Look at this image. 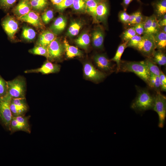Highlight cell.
<instances>
[{
  "instance_id": "1",
  "label": "cell",
  "mask_w": 166,
  "mask_h": 166,
  "mask_svg": "<svg viewBox=\"0 0 166 166\" xmlns=\"http://www.w3.org/2000/svg\"><path fill=\"white\" fill-rule=\"evenodd\" d=\"M138 90L136 97L131 104V108L137 112L140 113L152 109L155 96L152 95L146 89H140Z\"/></svg>"
},
{
  "instance_id": "2",
  "label": "cell",
  "mask_w": 166,
  "mask_h": 166,
  "mask_svg": "<svg viewBox=\"0 0 166 166\" xmlns=\"http://www.w3.org/2000/svg\"><path fill=\"white\" fill-rule=\"evenodd\" d=\"M119 71L132 72L148 83L150 72L144 61H121Z\"/></svg>"
},
{
  "instance_id": "3",
  "label": "cell",
  "mask_w": 166,
  "mask_h": 166,
  "mask_svg": "<svg viewBox=\"0 0 166 166\" xmlns=\"http://www.w3.org/2000/svg\"><path fill=\"white\" fill-rule=\"evenodd\" d=\"M7 93L11 98H25L26 83L25 78L18 76L13 80L7 81Z\"/></svg>"
},
{
  "instance_id": "4",
  "label": "cell",
  "mask_w": 166,
  "mask_h": 166,
  "mask_svg": "<svg viewBox=\"0 0 166 166\" xmlns=\"http://www.w3.org/2000/svg\"><path fill=\"white\" fill-rule=\"evenodd\" d=\"M152 109L158 114L159 118L158 126L163 128L164 125L166 116V97L159 91H157L155 96Z\"/></svg>"
},
{
  "instance_id": "5",
  "label": "cell",
  "mask_w": 166,
  "mask_h": 166,
  "mask_svg": "<svg viewBox=\"0 0 166 166\" xmlns=\"http://www.w3.org/2000/svg\"><path fill=\"white\" fill-rule=\"evenodd\" d=\"M11 97L7 93L3 97H0V121L9 130L12 116L10 108Z\"/></svg>"
},
{
  "instance_id": "6",
  "label": "cell",
  "mask_w": 166,
  "mask_h": 166,
  "mask_svg": "<svg viewBox=\"0 0 166 166\" xmlns=\"http://www.w3.org/2000/svg\"><path fill=\"white\" fill-rule=\"evenodd\" d=\"M135 48L144 55L150 57L156 48L153 35L144 34Z\"/></svg>"
},
{
  "instance_id": "7",
  "label": "cell",
  "mask_w": 166,
  "mask_h": 166,
  "mask_svg": "<svg viewBox=\"0 0 166 166\" xmlns=\"http://www.w3.org/2000/svg\"><path fill=\"white\" fill-rule=\"evenodd\" d=\"M30 116L24 115L16 117H12L11 119L9 130L11 133L18 131H23L30 133L31 130L29 123Z\"/></svg>"
},
{
  "instance_id": "8",
  "label": "cell",
  "mask_w": 166,
  "mask_h": 166,
  "mask_svg": "<svg viewBox=\"0 0 166 166\" xmlns=\"http://www.w3.org/2000/svg\"><path fill=\"white\" fill-rule=\"evenodd\" d=\"M83 72L86 79L94 82L101 81L106 76L105 73L96 68L91 63L89 62L84 63Z\"/></svg>"
},
{
  "instance_id": "9",
  "label": "cell",
  "mask_w": 166,
  "mask_h": 166,
  "mask_svg": "<svg viewBox=\"0 0 166 166\" xmlns=\"http://www.w3.org/2000/svg\"><path fill=\"white\" fill-rule=\"evenodd\" d=\"M10 108L12 117H16L24 115L29 107L26 98H11Z\"/></svg>"
},
{
  "instance_id": "10",
  "label": "cell",
  "mask_w": 166,
  "mask_h": 166,
  "mask_svg": "<svg viewBox=\"0 0 166 166\" xmlns=\"http://www.w3.org/2000/svg\"><path fill=\"white\" fill-rule=\"evenodd\" d=\"M48 57L51 61L60 59L65 51L64 46L56 38L47 46Z\"/></svg>"
},
{
  "instance_id": "11",
  "label": "cell",
  "mask_w": 166,
  "mask_h": 166,
  "mask_svg": "<svg viewBox=\"0 0 166 166\" xmlns=\"http://www.w3.org/2000/svg\"><path fill=\"white\" fill-rule=\"evenodd\" d=\"M1 25L8 37L13 39L19 29L17 21L13 17L8 15L3 19Z\"/></svg>"
},
{
  "instance_id": "12",
  "label": "cell",
  "mask_w": 166,
  "mask_h": 166,
  "mask_svg": "<svg viewBox=\"0 0 166 166\" xmlns=\"http://www.w3.org/2000/svg\"><path fill=\"white\" fill-rule=\"evenodd\" d=\"M60 65L47 61L40 67L26 70L24 73H40L43 74H46L57 73L60 71Z\"/></svg>"
},
{
  "instance_id": "13",
  "label": "cell",
  "mask_w": 166,
  "mask_h": 166,
  "mask_svg": "<svg viewBox=\"0 0 166 166\" xmlns=\"http://www.w3.org/2000/svg\"><path fill=\"white\" fill-rule=\"evenodd\" d=\"M22 22L28 23L37 28L43 29L45 26L38 13L34 10H30L26 14L18 17Z\"/></svg>"
},
{
  "instance_id": "14",
  "label": "cell",
  "mask_w": 166,
  "mask_h": 166,
  "mask_svg": "<svg viewBox=\"0 0 166 166\" xmlns=\"http://www.w3.org/2000/svg\"><path fill=\"white\" fill-rule=\"evenodd\" d=\"M93 60L96 66L100 70L109 71L112 69L110 61L103 54H97L93 57Z\"/></svg>"
},
{
  "instance_id": "15",
  "label": "cell",
  "mask_w": 166,
  "mask_h": 166,
  "mask_svg": "<svg viewBox=\"0 0 166 166\" xmlns=\"http://www.w3.org/2000/svg\"><path fill=\"white\" fill-rule=\"evenodd\" d=\"M109 10L107 3L106 1L101 0L96 10L97 22L105 21L109 14Z\"/></svg>"
},
{
  "instance_id": "16",
  "label": "cell",
  "mask_w": 166,
  "mask_h": 166,
  "mask_svg": "<svg viewBox=\"0 0 166 166\" xmlns=\"http://www.w3.org/2000/svg\"><path fill=\"white\" fill-rule=\"evenodd\" d=\"M56 38L55 34L52 31L48 30H44L40 34L36 45L47 47Z\"/></svg>"
},
{
  "instance_id": "17",
  "label": "cell",
  "mask_w": 166,
  "mask_h": 166,
  "mask_svg": "<svg viewBox=\"0 0 166 166\" xmlns=\"http://www.w3.org/2000/svg\"><path fill=\"white\" fill-rule=\"evenodd\" d=\"M31 9L29 0H21L13 9V12L18 18L26 14Z\"/></svg>"
},
{
  "instance_id": "18",
  "label": "cell",
  "mask_w": 166,
  "mask_h": 166,
  "mask_svg": "<svg viewBox=\"0 0 166 166\" xmlns=\"http://www.w3.org/2000/svg\"><path fill=\"white\" fill-rule=\"evenodd\" d=\"M104 33L102 29L97 27L92 33V41L93 46L95 48L100 49L103 46Z\"/></svg>"
},
{
  "instance_id": "19",
  "label": "cell",
  "mask_w": 166,
  "mask_h": 166,
  "mask_svg": "<svg viewBox=\"0 0 166 166\" xmlns=\"http://www.w3.org/2000/svg\"><path fill=\"white\" fill-rule=\"evenodd\" d=\"M63 45L66 56L68 58H71L76 57H80L83 55L82 51L77 48L69 45L66 38H65L64 40Z\"/></svg>"
},
{
  "instance_id": "20",
  "label": "cell",
  "mask_w": 166,
  "mask_h": 166,
  "mask_svg": "<svg viewBox=\"0 0 166 166\" xmlns=\"http://www.w3.org/2000/svg\"><path fill=\"white\" fill-rule=\"evenodd\" d=\"M66 22V19L64 16H60L55 20L50 29L55 34L59 33L65 29Z\"/></svg>"
},
{
  "instance_id": "21",
  "label": "cell",
  "mask_w": 166,
  "mask_h": 166,
  "mask_svg": "<svg viewBox=\"0 0 166 166\" xmlns=\"http://www.w3.org/2000/svg\"><path fill=\"white\" fill-rule=\"evenodd\" d=\"M156 48L162 50L166 47V33L161 31L153 35Z\"/></svg>"
},
{
  "instance_id": "22",
  "label": "cell",
  "mask_w": 166,
  "mask_h": 166,
  "mask_svg": "<svg viewBox=\"0 0 166 166\" xmlns=\"http://www.w3.org/2000/svg\"><path fill=\"white\" fill-rule=\"evenodd\" d=\"M101 0H89L85 1L86 12L91 15L95 22L96 19V10L97 5Z\"/></svg>"
},
{
  "instance_id": "23",
  "label": "cell",
  "mask_w": 166,
  "mask_h": 166,
  "mask_svg": "<svg viewBox=\"0 0 166 166\" xmlns=\"http://www.w3.org/2000/svg\"><path fill=\"white\" fill-rule=\"evenodd\" d=\"M90 42L89 35L88 34L85 32L82 33L75 40L77 45L85 50L88 49Z\"/></svg>"
},
{
  "instance_id": "24",
  "label": "cell",
  "mask_w": 166,
  "mask_h": 166,
  "mask_svg": "<svg viewBox=\"0 0 166 166\" xmlns=\"http://www.w3.org/2000/svg\"><path fill=\"white\" fill-rule=\"evenodd\" d=\"M151 57L150 59L155 63L157 64L160 66L166 65V55L162 50H155Z\"/></svg>"
},
{
  "instance_id": "25",
  "label": "cell",
  "mask_w": 166,
  "mask_h": 166,
  "mask_svg": "<svg viewBox=\"0 0 166 166\" xmlns=\"http://www.w3.org/2000/svg\"><path fill=\"white\" fill-rule=\"evenodd\" d=\"M128 42L125 41L119 46L114 57L111 60V61L116 62L117 71H119V70L121 56L125 49L127 47Z\"/></svg>"
},
{
  "instance_id": "26",
  "label": "cell",
  "mask_w": 166,
  "mask_h": 166,
  "mask_svg": "<svg viewBox=\"0 0 166 166\" xmlns=\"http://www.w3.org/2000/svg\"><path fill=\"white\" fill-rule=\"evenodd\" d=\"M155 11L158 16L162 17L166 13V0H157L154 3Z\"/></svg>"
},
{
  "instance_id": "27",
  "label": "cell",
  "mask_w": 166,
  "mask_h": 166,
  "mask_svg": "<svg viewBox=\"0 0 166 166\" xmlns=\"http://www.w3.org/2000/svg\"><path fill=\"white\" fill-rule=\"evenodd\" d=\"M32 9L37 11L44 10L48 4L47 0H29Z\"/></svg>"
},
{
  "instance_id": "28",
  "label": "cell",
  "mask_w": 166,
  "mask_h": 166,
  "mask_svg": "<svg viewBox=\"0 0 166 166\" xmlns=\"http://www.w3.org/2000/svg\"><path fill=\"white\" fill-rule=\"evenodd\" d=\"M36 35V32L32 28L28 27H23L22 36L25 40L31 41L34 39Z\"/></svg>"
},
{
  "instance_id": "29",
  "label": "cell",
  "mask_w": 166,
  "mask_h": 166,
  "mask_svg": "<svg viewBox=\"0 0 166 166\" xmlns=\"http://www.w3.org/2000/svg\"><path fill=\"white\" fill-rule=\"evenodd\" d=\"M82 25L77 21L73 22L70 25L68 30L67 34L70 37L77 35L81 28Z\"/></svg>"
},
{
  "instance_id": "30",
  "label": "cell",
  "mask_w": 166,
  "mask_h": 166,
  "mask_svg": "<svg viewBox=\"0 0 166 166\" xmlns=\"http://www.w3.org/2000/svg\"><path fill=\"white\" fill-rule=\"evenodd\" d=\"M31 53L44 56L47 59L48 57V50L47 47L40 45H35L29 50Z\"/></svg>"
},
{
  "instance_id": "31",
  "label": "cell",
  "mask_w": 166,
  "mask_h": 166,
  "mask_svg": "<svg viewBox=\"0 0 166 166\" xmlns=\"http://www.w3.org/2000/svg\"><path fill=\"white\" fill-rule=\"evenodd\" d=\"M160 79L159 76L150 73L147 84L152 88L159 91L160 88Z\"/></svg>"
},
{
  "instance_id": "32",
  "label": "cell",
  "mask_w": 166,
  "mask_h": 166,
  "mask_svg": "<svg viewBox=\"0 0 166 166\" xmlns=\"http://www.w3.org/2000/svg\"><path fill=\"white\" fill-rule=\"evenodd\" d=\"M71 7L74 10L78 12H86V5L84 0H73Z\"/></svg>"
},
{
  "instance_id": "33",
  "label": "cell",
  "mask_w": 166,
  "mask_h": 166,
  "mask_svg": "<svg viewBox=\"0 0 166 166\" xmlns=\"http://www.w3.org/2000/svg\"><path fill=\"white\" fill-rule=\"evenodd\" d=\"M144 61L150 72L159 76L160 70L156 64L154 63L150 59H147Z\"/></svg>"
},
{
  "instance_id": "34",
  "label": "cell",
  "mask_w": 166,
  "mask_h": 166,
  "mask_svg": "<svg viewBox=\"0 0 166 166\" xmlns=\"http://www.w3.org/2000/svg\"><path fill=\"white\" fill-rule=\"evenodd\" d=\"M154 16L155 15H153L150 17H147L144 21L143 22L144 30L143 34H151L152 23Z\"/></svg>"
},
{
  "instance_id": "35",
  "label": "cell",
  "mask_w": 166,
  "mask_h": 166,
  "mask_svg": "<svg viewBox=\"0 0 166 166\" xmlns=\"http://www.w3.org/2000/svg\"><path fill=\"white\" fill-rule=\"evenodd\" d=\"M136 34V32L132 27L124 31L122 35V38L124 42H128Z\"/></svg>"
},
{
  "instance_id": "36",
  "label": "cell",
  "mask_w": 166,
  "mask_h": 166,
  "mask_svg": "<svg viewBox=\"0 0 166 166\" xmlns=\"http://www.w3.org/2000/svg\"><path fill=\"white\" fill-rule=\"evenodd\" d=\"M54 13L53 10L49 9L44 12L41 17L42 21L45 24H48L53 18Z\"/></svg>"
},
{
  "instance_id": "37",
  "label": "cell",
  "mask_w": 166,
  "mask_h": 166,
  "mask_svg": "<svg viewBox=\"0 0 166 166\" xmlns=\"http://www.w3.org/2000/svg\"><path fill=\"white\" fill-rule=\"evenodd\" d=\"M18 0H0V8L7 10L11 7Z\"/></svg>"
},
{
  "instance_id": "38",
  "label": "cell",
  "mask_w": 166,
  "mask_h": 166,
  "mask_svg": "<svg viewBox=\"0 0 166 166\" xmlns=\"http://www.w3.org/2000/svg\"><path fill=\"white\" fill-rule=\"evenodd\" d=\"M7 83L0 74V97H3L7 94Z\"/></svg>"
},
{
  "instance_id": "39",
  "label": "cell",
  "mask_w": 166,
  "mask_h": 166,
  "mask_svg": "<svg viewBox=\"0 0 166 166\" xmlns=\"http://www.w3.org/2000/svg\"><path fill=\"white\" fill-rule=\"evenodd\" d=\"M141 36L136 34L128 42L127 47L136 48L141 39Z\"/></svg>"
},
{
  "instance_id": "40",
  "label": "cell",
  "mask_w": 166,
  "mask_h": 166,
  "mask_svg": "<svg viewBox=\"0 0 166 166\" xmlns=\"http://www.w3.org/2000/svg\"><path fill=\"white\" fill-rule=\"evenodd\" d=\"M73 0H64L61 3L56 5V8L60 11H63L66 8L71 6Z\"/></svg>"
},
{
  "instance_id": "41",
  "label": "cell",
  "mask_w": 166,
  "mask_h": 166,
  "mask_svg": "<svg viewBox=\"0 0 166 166\" xmlns=\"http://www.w3.org/2000/svg\"><path fill=\"white\" fill-rule=\"evenodd\" d=\"M160 31V27L159 24L158 20L155 15L152 23L151 34L153 35Z\"/></svg>"
},
{
  "instance_id": "42",
  "label": "cell",
  "mask_w": 166,
  "mask_h": 166,
  "mask_svg": "<svg viewBox=\"0 0 166 166\" xmlns=\"http://www.w3.org/2000/svg\"><path fill=\"white\" fill-rule=\"evenodd\" d=\"M133 27L137 35H140L144 34V30L143 22L134 25Z\"/></svg>"
},
{
  "instance_id": "43",
  "label": "cell",
  "mask_w": 166,
  "mask_h": 166,
  "mask_svg": "<svg viewBox=\"0 0 166 166\" xmlns=\"http://www.w3.org/2000/svg\"><path fill=\"white\" fill-rule=\"evenodd\" d=\"M129 15L125 11L121 12L119 14V18L120 21L123 23H127Z\"/></svg>"
},
{
  "instance_id": "44",
  "label": "cell",
  "mask_w": 166,
  "mask_h": 166,
  "mask_svg": "<svg viewBox=\"0 0 166 166\" xmlns=\"http://www.w3.org/2000/svg\"><path fill=\"white\" fill-rule=\"evenodd\" d=\"M143 19V16L141 12L140 11L136 12V14L132 25H134L142 22Z\"/></svg>"
},
{
  "instance_id": "45",
  "label": "cell",
  "mask_w": 166,
  "mask_h": 166,
  "mask_svg": "<svg viewBox=\"0 0 166 166\" xmlns=\"http://www.w3.org/2000/svg\"><path fill=\"white\" fill-rule=\"evenodd\" d=\"M158 23L160 27L166 26V14L161 17V18L158 20Z\"/></svg>"
},
{
  "instance_id": "46",
  "label": "cell",
  "mask_w": 166,
  "mask_h": 166,
  "mask_svg": "<svg viewBox=\"0 0 166 166\" xmlns=\"http://www.w3.org/2000/svg\"><path fill=\"white\" fill-rule=\"evenodd\" d=\"M136 14V12L129 15L127 23L129 25H132Z\"/></svg>"
},
{
  "instance_id": "47",
  "label": "cell",
  "mask_w": 166,
  "mask_h": 166,
  "mask_svg": "<svg viewBox=\"0 0 166 166\" xmlns=\"http://www.w3.org/2000/svg\"><path fill=\"white\" fill-rule=\"evenodd\" d=\"M160 88L162 91H166V83H164L160 79Z\"/></svg>"
},
{
  "instance_id": "48",
  "label": "cell",
  "mask_w": 166,
  "mask_h": 166,
  "mask_svg": "<svg viewBox=\"0 0 166 166\" xmlns=\"http://www.w3.org/2000/svg\"><path fill=\"white\" fill-rule=\"evenodd\" d=\"M160 79L164 83H166V77L163 73L161 71H160V75L159 76Z\"/></svg>"
},
{
  "instance_id": "49",
  "label": "cell",
  "mask_w": 166,
  "mask_h": 166,
  "mask_svg": "<svg viewBox=\"0 0 166 166\" xmlns=\"http://www.w3.org/2000/svg\"><path fill=\"white\" fill-rule=\"evenodd\" d=\"M54 5H57L61 3L64 0H50Z\"/></svg>"
},
{
  "instance_id": "50",
  "label": "cell",
  "mask_w": 166,
  "mask_h": 166,
  "mask_svg": "<svg viewBox=\"0 0 166 166\" xmlns=\"http://www.w3.org/2000/svg\"><path fill=\"white\" fill-rule=\"evenodd\" d=\"M133 0H124L123 5L125 7L127 6Z\"/></svg>"
},
{
  "instance_id": "51",
  "label": "cell",
  "mask_w": 166,
  "mask_h": 166,
  "mask_svg": "<svg viewBox=\"0 0 166 166\" xmlns=\"http://www.w3.org/2000/svg\"><path fill=\"white\" fill-rule=\"evenodd\" d=\"M160 31L165 33H166V26L160 27Z\"/></svg>"
},
{
  "instance_id": "52",
  "label": "cell",
  "mask_w": 166,
  "mask_h": 166,
  "mask_svg": "<svg viewBox=\"0 0 166 166\" xmlns=\"http://www.w3.org/2000/svg\"><path fill=\"white\" fill-rule=\"evenodd\" d=\"M138 1H139V2H140V0H137Z\"/></svg>"
},
{
  "instance_id": "53",
  "label": "cell",
  "mask_w": 166,
  "mask_h": 166,
  "mask_svg": "<svg viewBox=\"0 0 166 166\" xmlns=\"http://www.w3.org/2000/svg\"><path fill=\"white\" fill-rule=\"evenodd\" d=\"M84 1H88V0H84Z\"/></svg>"
}]
</instances>
